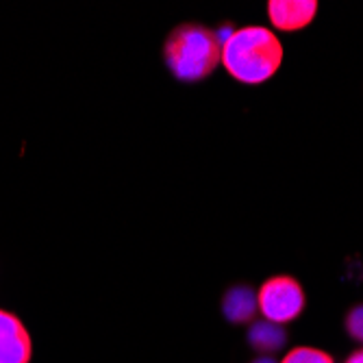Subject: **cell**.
I'll list each match as a JSON object with an SVG mask.
<instances>
[{
    "instance_id": "6da1fadb",
    "label": "cell",
    "mask_w": 363,
    "mask_h": 363,
    "mask_svg": "<svg viewBox=\"0 0 363 363\" xmlns=\"http://www.w3.org/2000/svg\"><path fill=\"white\" fill-rule=\"evenodd\" d=\"M220 63L235 81L259 85L270 81L283 63V44L268 26L248 24L233 28L222 42Z\"/></svg>"
},
{
    "instance_id": "7a4b0ae2",
    "label": "cell",
    "mask_w": 363,
    "mask_h": 363,
    "mask_svg": "<svg viewBox=\"0 0 363 363\" xmlns=\"http://www.w3.org/2000/svg\"><path fill=\"white\" fill-rule=\"evenodd\" d=\"M220 52L222 42L216 30L191 22L179 24L163 46L168 70L183 83H196L213 74L220 63Z\"/></svg>"
},
{
    "instance_id": "3957f363",
    "label": "cell",
    "mask_w": 363,
    "mask_h": 363,
    "mask_svg": "<svg viewBox=\"0 0 363 363\" xmlns=\"http://www.w3.org/2000/svg\"><path fill=\"white\" fill-rule=\"evenodd\" d=\"M257 307L263 320L274 324H287L305 309V291L291 277H272L257 291Z\"/></svg>"
},
{
    "instance_id": "277c9868",
    "label": "cell",
    "mask_w": 363,
    "mask_h": 363,
    "mask_svg": "<svg viewBox=\"0 0 363 363\" xmlns=\"http://www.w3.org/2000/svg\"><path fill=\"white\" fill-rule=\"evenodd\" d=\"M33 342L26 326L11 311L0 309V363H30Z\"/></svg>"
},
{
    "instance_id": "5b68a950",
    "label": "cell",
    "mask_w": 363,
    "mask_h": 363,
    "mask_svg": "<svg viewBox=\"0 0 363 363\" xmlns=\"http://www.w3.org/2000/svg\"><path fill=\"white\" fill-rule=\"evenodd\" d=\"M318 13L315 0H272L268 3V18L274 28L291 33L313 22Z\"/></svg>"
},
{
    "instance_id": "8992f818",
    "label": "cell",
    "mask_w": 363,
    "mask_h": 363,
    "mask_svg": "<svg viewBox=\"0 0 363 363\" xmlns=\"http://www.w3.org/2000/svg\"><path fill=\"white\" fill-rule=\"evenodd\" d=\"M257 291L250 285L230 287L222 298V313L230 324H246L257 315Z\"/></svg>"
},
{
    "instance_id": "52a82bcc",
    "label": "cell",
    "mask_w": 363,
    "mask_h": 363,
    "mask_svg": "<svg viewBox=\"0 0 363 363\" xmlns=\"http://www.w3.org/2000/svg\"><path fill=\"white\" fill-rule=\"evenodd\" d=\"M248 342L259 354L270 357L285 346L287 333L281 324H274L268 320H255L248 328Z\"/></svg>"
},
{
    "instance_id": "ba28073f",
    "label": "cell",
    "mask_w": 363,
    "mask_h": 363,
    "mask_svg": "<svg viewBox=\"0 0 363 363\" xmlns=\"http://www.w3.org/2000/svg\"><path fill=\"white\" fill-rule=\"evenodd\" d=\"M281 363H335L333 357L324 352V350H318V348H309V346H298L289 350Z\"/></svg>"
},
{
    "instance_id": "9c48e42d",
    "label": "cell",
    "mask_w": 363,
    "mask_h": 363,
    "mask_svg": "<svg viewBox=\"0 0 363 363\" xmlns=\"http://www.w3.org/2000/svg\"><path fill=\"white\" fill-rule=\"evenodd\" d=\"M346 331L354 342L363 344V305L350 309V313L346 315Z\"/></svg>"
},
{
    "instance_id": "30bf717a",
    "label": "cell",
    "mask_w": 363,
    "mask_h": 363,
    "mask_svg": "<svg viewBox=\"0 0 363 363\" xmlns=\"http://www.w3.org/2000/svg\"><path fill=\"white\" fill-rule=\"evenodd\" d=\"M344 363H363V348H361V350H354Z\"/></svg>"
},
{
    "instance_id": "8fae6325",
    "label": "cell",
    "mask_w": 363,
    "mask_h": 363,
    "mask_svg": "<svg viewBox=\"0 0 363 363\" xmlns=\"http://www.w3.org/2000/svg\"><path fill=\"white\" fill-rule=\"evenodd\" d=\"M252 363H277V359H272V357H266V354H261V357H257Z\"/></svg>"
}]
</instances>
